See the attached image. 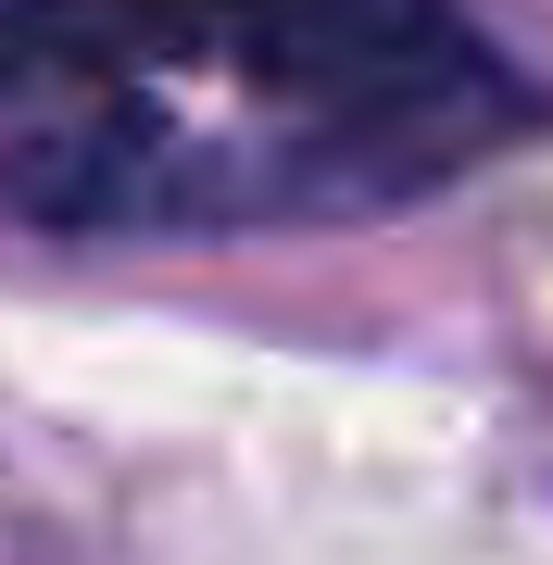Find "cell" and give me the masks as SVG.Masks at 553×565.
I'll list each match as a JSON object with an SVG mask.
<instances>
[{
  "mask_svg": "<svg viewBox=\"0 0 553 565\" xmlns=\"http://www.w3.org/2000/svg\"><path fill=\"white\" fill-rule=\"evenodd\" d=\"M529 126L466 0H0V214L63 239L365 226Z\"/></svg>",
  "mask_w": 553,
  "mask_h": 565,
  "instance_id": "obj_1",
  "label": "cell"
}]
</instances>
